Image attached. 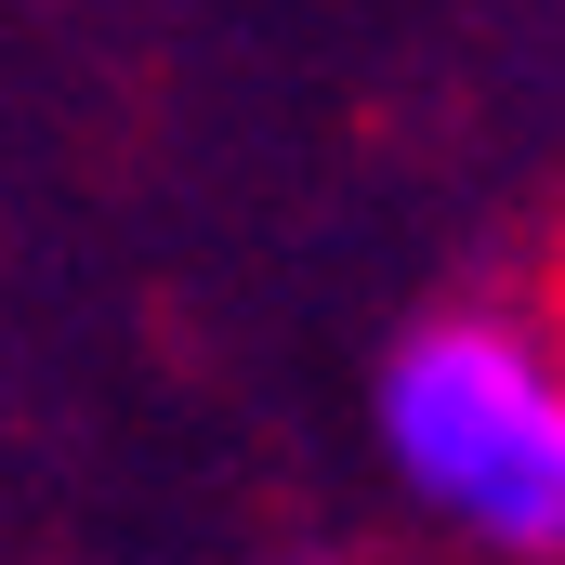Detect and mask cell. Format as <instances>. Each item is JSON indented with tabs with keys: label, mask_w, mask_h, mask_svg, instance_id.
Returning <instances> with one entry per match:
<instances>
[{
	"label": "cell",
	"mask_w": 565,
	"mask_h": 565,
	"mask_svg": "<svg viewBox=\"0 0 565 565\" xmlns=\"http://www.w3.org/2000/svg\"><path fill=\"white\" fill-rule=\"evenodd\" d=\"M369 434L434 526L500 565H565V342L526 316H422L369 382Z\"/></svg>",
	"instance_id": "cell-1"
}]
</instances>
